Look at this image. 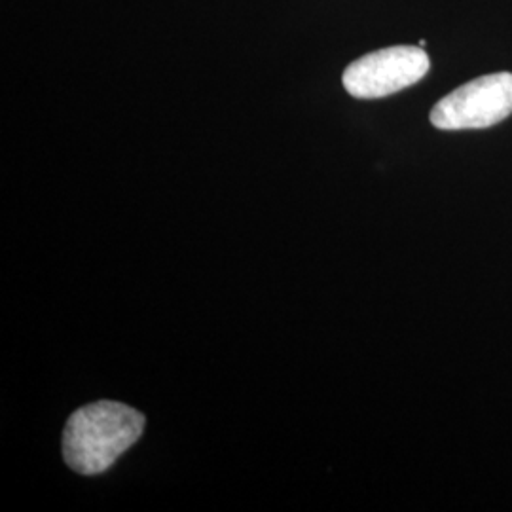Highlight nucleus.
Returning a JSON list of instances; mask_svg holds the SVG:
<instances>
[{
  "mask_svg": "<svg viewBox=\"0 0 512 512\" xmlns=\"http://www.w3.org/2000/svg\"><path fill=\"white\" fill-rule=\"evenodd\" d=\"M145 418L126 404L101 403L76 410L63 433L65 463L80 475L105 473L139 440Z\"/></svg>",
  "mask_w": 512,
  "mask_h": 512,
  "instance_id": "f257e3e1",
  "label": "nucleus"
},
{
  "mask_svg": "<svg viewBox=\"0 0 512 512\" xmlns=\"http://www.w3.org/2000/svg\"><path fill=\"white\" fill-rule=\"evenodd\" d=\"M512 114V73L478 76L442 97L431 124L446 131L492 128Z\"/></svg>",
  "mask_w": 512,
  "mask_h": 512,
  "instance_id": "f03ea898",
  "label": "nucleus"
},
{
  "mask_svg": "<svg viewBox=\"0 0 512 512\" xmlns=\"http://www.w3.org/2000/svg\"><path fill=\"white\" fill-rule=\"evenodd\" d=\"M431 61L421 46H391L355 59L342 82L357 99H380L418 84Z\"/></svg>",
  "mask_w": 512,
  "mask_h": 512,
  "instance_id": "7ed1b4c3",
  "label": "nucleus"
}]
</instances>
